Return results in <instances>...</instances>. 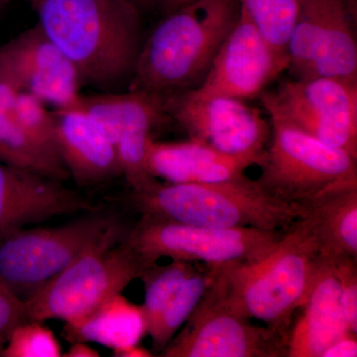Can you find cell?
<instances>
[{
    "label": "cell",
    "instance_id": "obj_1",
    "mask_svg": "<svg viewBox=\"0 0 357 357\" xmlns=\"http://www.w3.org/2000/svg\"><path fill=\"white\" fill-rule=\"evenodd\" d=\"M38 26L76 68L82 84L112 86L133 74L140 9L128 0H28Z\"/></svg>",
    "mask_w": 357,
    "mask_h": 357
},
{
    "label": "cell",
    "instance_id": "obj_2",
    "mask_svg": "<svg viewBox=\"0 0 357 357\" xmlns=\"http://www.w3.org/2000/svg\"><path fill=\"white\" fill-rule=\"evenodd\" d=\"M239 10L238 0H194L167 14L141 46L130 91L166 96L197 88Z\"/></svg>",
    "mask_w": 357,
    "mask_h": 357
},
{
    "label": "cell",
    "instance_id": "obj_3",
    "mask_svg": "<svg viewBox=\"0 0 357 357\" xmlns=\"http://www.w3.org/2000/svg\"><path fill=\"white\" fill-rule=\"evenodd\" d=\"M319 259L312 223L301 218L261 257L223 266L227 300L246 318L259 321L287 340Z\"/></svg>",
    "mask_w": 357,
    "mask_h": 357
},
{
    "label": "cell",
    "instance_id": "obj_4",
    "mask_svg": "<svg viewBox=\"0 0 357 357\" xmlns=\"http://www.w3.org/2000/svg\"><path fill=\"white\" fill-rule=\"evenodd\" d=\"M141 215L211 229H288L302 218L300 204L275 198L245 175L213 183H158L132 191Z\"/></svg>",
    "mask_w": 357,
    "mask_h": 357
},
{
    "label": "cell",
    "instance_id": "obj_5",
    "mask_svg": "<svg viewBox=\"0 0 357 357\" xmlns=\"http://www.w3.org/2000/svg\"><path fill=\"white\" fill-rule=\"evenodd\" d=\"M128 230L119 220L112 223L64 271L25 301L26 321L79 323L140 279L147 268L124 243Z\"/></svg>",
    "mask_w": 357,
    "mask_h": 357
},
{
    "label": "cell",
    "instance_id": "obj_6",
    "mask_svg": "<svg viewBox=\"0 0 357 357\" xmlns=\"http://www.w3.org/2000/svg\"><path fill=\"white\" fill-rule=\"evenodd\" d=\"M271 142L257 182L275 198L300 204L333 185L357 178V159L268 112Z\"/></svg>",
    "mask_w": 357,
    "mask_h": 357
},
{
    "label": "cell",
    "instance_id": "obj_7",
    "mask_svg": "<svg viewBox=\"0 0 357 357\" xmlns=\"http://www.w3.org/2000/svg\"><path fill=\"white\" fill-rule=\"evenodd\" d=\"M286 230L211 229L141 215L123 241L146 268L161 258L222 266L258 259Z\"/></svg>",
    "mask_w": 357,
    "mask_h": 357
},
{
    "label": "cell",
    "instance_id": "obj_8",
    "mask_svg": "<svg viewBox=\"0 0 357 357\" xmlns=\"http://www.w3.org/2000/svg\"><path fill=\"white\" fill-rule=\"evenodd\" d=\"M116 220L89 213L59 227L16 230L0 239V281L25 302L83 255Z\"/></svg>",
    "mask_w": 357,
    "mask_h": 357
},
{
    "label": "cell",
    "instance_id": "obj_9",
    "mask_svg": "<svg viewBox=\"0 0 357 357\" xmlns=\"http://www.w3.org/2000/svg\"><path fill=\"white\" fill-rule=\"evenodd\" d=\"M222 265L215 280L162 357H286V337L229 304Z\"/></svg>",
    "mask_w": 357,
    "mask_h": 357
},
{
    "label": "cell",
    "instance_id": "obj_10",
    "mask_svg": "<svg viewBox=\"0 0 357 357\" xmlns=\"http://www.w3.org/2000/svg\"><path fill=\"white\" fill-rule=\"evenodd\" d=\"M354 0H301L287 46L294 79L357 82Z\"/></svg>",
    "mask_w": 357,
    "mask_h": 357
},
{
    "label": "cell",
    "instance_id": "obj_11",
    "mask_svg": "<svg viewBox=\"0 0 357 357\" xmlns=\"http://www.w3.org/2000/svg\"><path fill=\"white\" fill-rule=\"evenodd\" d=\"M267 112L357 159V82L337 77L293 79L263 91Z\"/></svg>",
    "mask_w": 357,
    "mask_h": 357
},
{
    "label": "cell",
    "instance_id": "obj_12",
    "mask_svg": "<svg viewBox=\"0 0 357 357\" xmlns=\"http://www.w3.org/2000/svg\"><path fill=\"white\" fill-rule=\"evenodd\" d=\"M172 115L192 139L236 156L262 155L271 126L259 110L227 96H201L194 89L165 96Z\"/></svg>",
    "mask_w": 357,
    "mask_h": 357
},
{
    "label": "cell",
    "instance_id": "obj_13",
    "mask_svg": "<svg viewBox=\"0 0 357 357\" xmlns=\"http://www.w3.org/2000/svg\"><path fill=\"white\" fill-rule=\"evenodd\" d=\"M288 68V54L274 48L241 8L208 74L194 89L201 96L243 100L261 95Z\"/></svg>",
    "mask_w": 357,
    "mask_h": 357
},
{
    "label": "cell",
    "instance_id": "obj_14",
    "mask_svg": "<svg viewBox=\"0 0 357 357\" xmlns=\"http://www.w3.org/2000/svg\"><path fill=\"white\" fill-rule=\"evenodd\" d=\"M0 64L20 91L56 109H70L79 98L82 83L76 68L38 24L0 48Z\"/></svg>",
    "mask_w": 357,
    "mask_h": 357
},
{
    "label": "cell",
    "instance_id": "obj_15",
    "mask_svg": "<svg viewBox=\"0 0 357 357\" xmlns=\"http://www.w3.org/2000/svg\"><path fill=\"white\" fill-rule=\"evenodd\" d=\"M93 210L61 181L0 163V239L27 225Z\"/></svg>",
    "mask_w": 357,
    "mask_h": 357
},
{
    "label": "cell",
    "instance_id": "obj_16",
    "mask_svg": "<svg viewBox=\"0 0 357 357\" xmlns=\"http://www.w3.org/2000/svg\"><path fill=\"white\" fill-rule=\"evenodd\" d=\"M297 312L289 328L286 357H321L333 342L352 335L342 314L335 262L319 259L306 300Z\"/></svg>",
    "mask_w": 357,
    "mask_h": 357
},
{
    "label": "cell",
    "instance_id": "obj_17",
    "mask_svg": "<svg viewBox=\"0 0 357 357\" xmlns=\"http://www.w3.org/2000/svg\"><path fill=\"white\" fill-rule=\"evenodd\" d=\"M265 153V152H264ZM262 155H229L198 140L156 142L147 145L148 172L171 184L213 183L243 175L249 167L261 164Z\"/></svg>",
    "mask_w": 357,
    "mask_h": 357
},
{
    "label": "cell",
    "instance_id": "obj_18",
    "mask_svg": "<svg viewBox=\"0 0 357 357\" xmlns=\"http://www.w3.org/2000/svg\"><path fill=\"white\" fill-rule=\"evenodd\" d=\"M59 154L79 187H93L121 175L116 148L88 115L77 109L53 112Z\"/></svg>",
    "mask_w": 357,
    "mask_h": 357
},
{
    "label": "cell",
    "instance_id": "obj_19",
    "mask_svg": "<svg viewBox=\"0 0 357 357\" xmlns=\"http://www.w3.org/2000/svg\"><path fill=\"white\" fill-rule=\"evenodd\" d=\"M116 151L121 175L132 191L150 189L159 182L147 170L146 154L152 129L165 116V96L145 91L121 93L117 102Z\"/></svg>",
    "mask_w": 357,
    "mask_h": 357
},
{
    "label": "cell",
    "instance_id": "obj_20",
    "mask_svg": "<svg viewBox=\"0 0 357 357\" xmlns=\"http://www.w3.org/2000/svg\"><path fill=\"white\" fill-rule=\"evenodd\" d=\"M300 204L312 223L321 259H357V178L328 188Z\"/></svg>",
    "mask_w": 357,
    "mask_h": 357
},
{
    "label": "cell",
    "instance_id": "obj_21",
    "mask_svg": "<svg viewBox=\"0 0 357 357\" xmlns=\"http://www.w3.org/2000/svg\"><path fill=\"white\" fill-rule=\"evenodd\" d=\"M147 335V325L141 306H136L122 294L110 298L79 323L65 324L63 335L70 344L96 342L121 351L139 344Z\"/></svg>",
    "mask_w": 357,
    "mask_h": 357
},
{
    "label": "cell",
    "instance_id": "obj_22",
    "mask_svg": "<svg viewBox=\"0 0 357 357\" xmlns=\"http://www.w3.org/2000/svg\"><path fill=\"white\" fill-rule=\"evenodd\" d=\"M20 91L13 76L0 64V163L64 182L70 178L64 164L37 146L18 124L14 102Z\"/></svg>",
    "mask_w": 357,
    "mask_h": 357
},
{
    "label": "cell",
    "instance_id": "obj_23",
    "mask_svg": "<svg viewBox=\"0 0 357 357\" xmlns=\"http://www.w3.org/2000/svg\"><path fill=\"white\" fill-rule=\"evenodd\" d=\"M220 266L204 264L197 269L178 288L165 309L161 312L155 325L147 335L152 340V354L158 356L175 337L206 293V289L215 280Z\"/></svg>",
    "mask_w": 357,
    "mask_h": 357
},
{
    "label": "cell",
    "instance_id": "obj_24",
    "mask_svg": "<svg viewBox=\"0 0 357 357\" xmlns=\"http://www.w3.org/2000/svg\"><path fill=\"white\" fill-rule=\"evenodd\" d=\"M199 263L171 260L167 265L148 267L140 280L144 284V303L141 309L147 325V333L158 319L174 295L185 279L197 269Z\"/></svg>",
    "mask_w": 357,
    "mask_h": 357
},
{
    "label": "cell",
    "instance_id": "obj_25",
    "mask_svg": "<svg viewBox=\"0 0 357 357\" xmlns=\"http://www.w3.org/2000/svg\"><path fill=\"white\" fill-rule=\"evenodd\" d=\"M239 6L274 48L287 53L301 0H238ZM288 54V53H287Z\"/></svg>",
    "mask_w": 357,
    "mask_h": 357
},
{
    "label": "cell",
    "instance_id": "obj_26",
    "mask_svg": "<svg viewBox=\"0 0 357 357\" xmlns=\"http://www.w3.org/2000/svg\"><path fill=\"white\" fill-rule=\"evenodd\" d=\"M14 112L26 135L52 158L62 162L55 116L46 109L44 102L32 93L20 91L15 96Z\"/></svg>",
    "mask_w": 357,
    "mask_h": 357
},
{
    "label": "cell",
    "instance_id": "obj_27",
    "mask_svg": "<svg viewBox=\"0 0 357 357\" xmlns=\"http://www.w3.org/2000/svg\"><path fill=\"white\" fill-rule=\"evenodd\" d=\"M62 354L60 342L51 328L41 321H28L11 331L0 356L60 357Z\"/></svg>",
    "mask_w": 357,
    "mask_h": 357
},
{
    "label": "cell",
    "instance_id": "obj_28",
    "mask_svg": "<svg viewBox=\"0 0 357 357\" xmlns=\"http://www.w3.org/2000/svg\"><path fill=\"white\" fill-rule=\"evenodd\" d=\"M357 259L342 257L335 262L340 280V299L347 328L357 335Z\"/></svg>",
    "mask_w": 357,
    "mask_h": 357
},
{
    "label": "cell",
    "instance_id": "obj_29",
    "mask_svg": "<svg viewBox=\"0 0 357 357\" xmlns=\"http://www.w3.org/2000/svg\"><path fill=\"white\" fill-rule=\"evenodd\" d=\"M26 321L24 302L0 281V354L16 326Z\"/></svg>",
    "mask_w": 357,
    "mask_h": 357
},
{
    "label": "cell",
    "instance_id": "obj_30",
    "mask_svg": "<svg viewBox=\"0 0 357 357\" xmlns=\"http://www.w3.org/2000/svg\"><path fill=\"white\" fill-rule=\"evenodd\" d=\"M357 335H349L333 342L323 352L321 357L357 356Z\"/></svg>",
    "mask_w": 357,
    "mask_h": 357
},
{
    "label": "cell",
    "instance_id": "obj_31",
    "mask_svg": "<svg viewBox=\"0 0 357 357\" xmlns=\"http://www.w3.org/2000/svg\"><path fill=\"white\" fill-rule=\"evenodd\" d=\"M66 357H98L100 354L89 345V342H76L70 344V349L63 354Z\"/></svg>",
    "mask_w": 357,
    "mask_h": 357
},
{
    "label": "cell",
    "instance_id": "obj_32",
    "mask_svg": "<svg viewBox=\"0 0 357 357\" xmlns=\"http://www.w3.org/2000/svg\"><path fill=\"white\" fill-rule=\"evenodd\" d=\"M114 356L119 357L154 356L151 351L143 349L139 344L131 345V347H126V349H121V351H114Z\"/></svg>",
    "mask_w": 357,
    "mask_h": 357
},
{
    "label": "cell",
    "instance_id": "obj_33",
    "mask_svg": "<svg viewBox=\"0 0 357 357\" xmlns=\"http://www.w3.org/2000/svg\"><path fill=\"white\" fill-rule=\"evenodd\" d=\"M192 1H194V0H159L158 3L167 15V14L173 13L180 7L184 6Z\"/></svg>",
    "mask_w": 357,
    "mask_h": 357
},
{
    "label": "cell",
    "instance_id": "obj_34",
    "mask_svg": "<svg viewBox=\"0 0 357 357\" xmlns=\"http://www.w3.org/2000/svg\"><path fill=\"white\" fill-rule=\"evenodd\" d=\"M134 6L138 7V8H143V7L151 6L155 3H158L159 0H128Z\"/></svg>",
    "mask_w": 357,
    "mask_h": 357
},
{
    "label": "cell",
    "instance_id": "obj_35",
    "mask_svg": "<svg viewBox=\"0 0 357 357\" xmlns=\"http://www.w3.org/2000/svg\"><path fill=\"white\" fill-rule=\"evenodd\" d=\"M3 3H4V2L2 1V0H0V6H2V4H3Z\"/></svg>",
    "mask_w": 357,
    "mask_h": 357
},
{
    "label": "cell",
    "instance_id": "obj_36",
    "mask_svg": "<svg viewBox=\"0 0 357 357\" xmlns=\"http://www.w3.org/2000/svg\"><path fill=\"white\" fill-rule=\"evenodd\" d=\"M2 1L4 2V3H6V2L7 1V0H2Z\"/></svg>",
    "mask_w": 357,
    "mask_h": 357
}]
</instances>
